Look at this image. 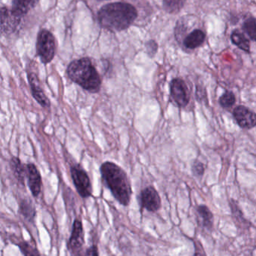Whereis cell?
<instances>
[{"label":"cell","instance_id":"30bf717a","mask_svg":"<svg viewBox=\"0 0 256 256\" xmlns=\"http://www.w3.org/2000/svg\"><path fill=\"white\" fill-rule=\"evenodd\" d=\"M27 78H28L32 96L34 98V100L42 108H50V102L48 98L46 97L45 93L44 92V90H42L38 76L34 72H30L27 75Z\"/></svg>","mask_w":256,"mask_h":256},{"label":"cell","instance_id":"7c38bea8","mask_svg":"<svg viewBox=\"0 0 256 256\" xmlns=\"http://www.w3.org/2000/svg\"><path fill=\"white\" fill-rule=\"evenodd\" d=\"M26 178L28 180V186L33 196H38L42 190V179L40 172L38 170L37 166L34 164H27Z\"/></svg>","mask_w":256,"mask_h":256},{"label":"cell","instance_id":"7a4b0ae2","mask_svg":"<svg viewBox=\"0 0 256 256\" xmlns=\"http://www.w3.org/2000/svg\"><path fill=\"white\" fill-rule=\"evenodd\" d=\"M100 174L106 186L109 188L116 200L124 206L130 201V183L126 172L115 162H104L100 166Z\"/></svg>","mask_w":256,"mask_h":256},{"label":"cell","instance_id":"277c9868","mask_svg":"<svg viewBox=\"0 0 256 256\" xmlns=\"http://www.w3.org/2000/svg\"><path fill=\"white\" fill-rule=\"evenodd\" d=\"M56 40L54 34L43 30L38 33L36 42V52L43 64H49L54 60L56 54Z\"/></svg>","mask_w":256,"mask_h":256},{"label":"cell","instance_id":"ffe728a7","mask_svg":"<svg viewBox=\"0 0 256 256\" xmlns=\"http://www.w3.org/2000/svg\"><path fill=\"white\" fill-rule=\"evenodd\" d=\"M20 212L27 220H32L36 215L34 206L30 200H24L20 204Z\"/></svg>","mask_w":256,"mask_h":256},{"label":"cell","instance_id":"6da1fadb","mask_svg":"<svg viewBox=\"0 0 256 256\" xmlns=\"http://www.w3.org/2000/svg\"><path fill=\"white\" fill-rule=\"evenodd\" d=\"M137 18V10L132 4L114 2L103 6L98 13L99 24L112 32L126 30Z\"/></svg>","mask_w":256,"mask_h":256},{"label":"cell","instance_id":"ac0fdd59","mask_svg":"<svg viewBox=\"0 0 256 256\" xmlns=\"http://www.w3.org/2000/svg\"><path fill=\"white\" fill-rule=\"evenodd\" d=\"M231 40L233 44L244 52H250V42L243 32L238 30H234L231 34Z\"/></svg>","mask_w":256,"mask_h":256},{"label":"cell","instance_id":"484cf974","mask_svg":"<svg viewBox=\"0 0 256 256\" xmlns=\"http://www.w3.org/2000/svg\"><path fill=\"white\" fill-rule=\"evenodd\" d=\"M194 256H207L204 252V248L202 246L201 243L197 242L195 244V254Z\"/></svg>","mask_w":256,"mask_h":256},{"label":"cell","instance_id":"44dd1931","mask_svg":"<svg viewBox=\"0 0 256 256\" xmlns=\"http://www.w3.org/2000/svg\"><path fill=\"white\" fill-rule=\"evenodd\" d=\"M186 2V0H164V7L168 13H178Z\"/></svg>","mask_w":256,"mask_h":256},{"label":"cell","instance_id":"8992f818","mask_svg":"<svg viewBox=\"0 0 256 256\" xmlns=\"http://www.w3.org/2000/svg\"><path fill=\"white\" fill-rule=\"evenodd\" d=\"M170 97L179 108H184L190 102V92L185 81L180 78L172 80L170 84Z\"/></svg>","mask_w":256,"mask_h":256},{"label":"cell","instance_id":"7402d4cb","mask_svg":"<svg viewBox=\"0 0 256 256\" xmlns=\"http://www.w3.org/2000/svg\"><path fill=\"white\" fill-rule=\"evenodd\" d=\"M219 103L224 109H228L236 104V97L234 93L231 91H226L220 96Z\"/></svg>","mask_w":256,"mask_h":256},{"label":"cell","instance_id":"9a60e30c","mask_svg":"<svg viewBox=\"0 0 256 256\" xmlns=\"http://www.w3.org/2000/svg\"><path fill=\"white\" fill-rule=\"evenodd\" d=\"M206 38V33L202 30H195L185 38L183 44L188 49H196L203 44Z\"/></svg>","mask_w":256,"mask_h":256},{"label":"cell","instance_id":"e0dca14e","mask_svg":"<svg viewBox=\"0 0 256 256\" xmlns=\"http://www.w3.org/2000/svg\"><path fill=\"white\" fill-rule=\"evenodd\" d=\"M10 166L15 178L20 184L24 185L26 177V166L21 162L18 156H12L10 160Z\"/></svg>","mask_w":256,"mask_h":256},{"label":"cell","instance_id":"8fae6325","mask_svg":"<svg viewBox=\"0 0 256 256\" xmlns=\"http://www.w3.org/2000/svg\"><path fill=\"white\" fill-rule=\"evenodd\" d=\"M84 244V232L82 222L76 220L74 222L72 236L69 240L68 248L74 256H76Z\"/></svg>","mask_w":256,"mask_h":256},{"label":"cell","instance_id":"ba28073f","mask_svg":"<svg viewBox=\"0 0 256 256\" xmlns=\"http://www.w3.org/2000/svg\"><path fill=\"white\" fill-rule=\"evenodd\" d=\"M233 116L242 129L251 130L256 126V112L243 105H239L234 108Z\"/></svg>","mask_w":256,"mask_h":256},{"label":"cell","instance_id":"d6986e66","mask_svg":"<svg viewBox=\"0 0 256 256\" xmlns=\"http://www.w3.org/2000/svg\"><path fill=\"white\" fill-rule=\"evenodd\" d=\"M242 30L250 40L256 42V18L250 16L245 20L242 25Z\"/></svg>","mask_w":256,"mask_h":256},{"label":"cell","instance_id":"4fadbf2b","mask_svg":"<svg viewBox=\"0 0 256 256\" xmlns=\"http://www.w3.org/2000/svg\"><path fill=\"white\" fill-rule=\"evenodd\" d=\"M196 212L198 224L208 231L212 230L214 227V215L210 209L204 204H201L197 207Z\"/></svg>","mask_w":256,"mask_h":256},{"label":"cell","instance_id":"d4e9b609","mask_svg":"<svg viewBox=\"0 0 256 256\" xmlns=\"http://www.w3.org/2000/svg\"><path fill=\"white\" fill-rule=\"evenodd\" d=\"M146 49L147 52L150 57H153L158 52V46L156 42L154 40H150L146 44Z\"/></svg>","mask_w":256,"mask_h":256},{"label":"cell","instance_id":"9c48e42d","mask_svg":"<svg viewBox=\"0 0 256 256\" xmlns=\"http://www.w3.org/2000/svg\"><path fill=\"white\" fill-rule=\"evenodd\" d=\"M140 204L142 207L150 212H158L160 208V196L154 186H147L142 190Z\"/></svg>","mask_w":256,"mask_h":256},{"label":"cell","instance_id":"3957f363","mask_svg":"<svg viewBox=\"0 0 256 256\" xmlns=\"http://www.w3.org/2000/svg\"><path fill=\"white\" fill-rule=\"evenodd\" d=\"M69 79L76 85L91 93H98L102 87V80L94 64L88 58L72 62L68 66Z\"/></svg>","mask_w":256,"mask_h":256},{"label":"cell","instance_id":"2e32d148","mask_svg":"<svg viewBox=\"0 0 256 256\" xmlns=\"http://www.w3.org/2000/svg\"><path fill=\"white\" fill-rule=\"evenodd\" d=\"M39 0H12V12L18 15L22 16L34 8Z\"/></svg>","mask_w":256,"mask_h":256},{"label":"cell","instance_id":"4316f807","mask_svg":"<svg viewBox=\"0 0 256 256\" xmlns=\"http://www.w3.org/2000/svg\"><path fill=\"white\" fill-rule=\"evenodd\" d=\"M86 256H98V251L96 246H92L86 251Z\"/></svg>","mask_w":256,"mask_h":256},{"label":"cell","instance_id":"52a82bcc","mask_svg":"<svg viewBox=\"0 0 256 256\" xmlns=\"http://www.w3.org/2000/svg\"><path fill=\"white\" fill-rule=\"evenodd\" d=\"M22 18L15 14L12 9L0 8V32L3 34H10L18 31Z\"/></svg>","mask_w":256,"mask_h":256},{"label":"cell","instance_id":"603a6c76","mask_svg":"<svg viewBox=\"0 0 256 256\" xmlns=\"http://www.w3.org/2000/svg\"><path fill=\"white\" fill-rule=\"evenodd\" d=\"M20 250L24 256H40L36 246L30 244L28 242H22L18 244Z\"/></svg>","mask_w":256,"mask_h":256},{"label":"cell","instance_id":"5b68a950","mask_svg":"<svg viewBox=\"0 0 256 256\" xmlns=\"http://www.w3.org/2000/svg\"><path fill=\"white\" fill-rule=\"evenodd\" d=\"M70 174L76 191L82 198H88L92 194L91 182L86 172L80 165L70 167Z\"/></svg>","mask_w":256,"mask_h":256},{"label":"cell","instance_id":"cb8c5ba5","mask_svg":"<svg viewBox=\"0 0 256 256\" xmlns=\"http://www.w3.org/2000/svg\"><path fill=\"white\" fill-rule=\"evenodd\" d=\"M192 174L196 177H202L204 173V166L202 162L196 160L192 166Z\"/></svg>","mask_w":256,"mask_h":256},{"label":"cell","instance_id":"5bb4252c","mask_svg":"<svg viewBox=\"0 0 256 256\" xmlns=\"http://www.w3.org/2000/svg\"><path fill=\"white\" fill-rule=\"evenodd\" d=\"M230 208H231L232 214V219L236 224V226L240 230H249L250 228L251 224L249 221L246 220L244 216L242 210L239 208L234 200H231L230 203Z\"/></svg>","mask_w":256,"mask_h":256}]
</instances>
